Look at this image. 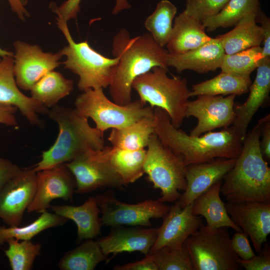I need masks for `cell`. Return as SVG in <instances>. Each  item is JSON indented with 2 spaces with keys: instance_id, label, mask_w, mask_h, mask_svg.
Segmentation results:
<instances>
[{
  "instance_id": "cell-1",
  "label": "cell",
  "mask_w": 270,
  "mask_h": 270,
  "mask_svg": "<svg viewBox=\"0 0 270 270\" xmlns=\"http://www.w3.org/2000/svg\"><path fill=\"white\" fill-rule=\"evenodd\" d=\"M154 133L164 145L182 158L186 166L218 158H237L242 150L244 140L232 125L194 136L174 128L163 109L154 108Z\"/></svg>"
},
{
  "instance_id": "cell-2",
  "label": "cell",
  "mask_w": 270,
  "mask_h": 270,
  "mask_svg": "<svg viewBox=\"0 0 270 270\" xmlns=\"http://www.w3.org/2000/svg\"><path fill=\"white\" fill-rule=\"evenodd\" d=\"M112 48L113 56L119 60L108 86L113 102L120 105L132 102V84L138 76L156 66L168 69V50L150 33L131 38L127 30L122 29L114 37Z\"/></svg>"
},
{
  "instance_id": "cell-3",
  "label": "cell",
  "mask_w": 270,
  "mask_h": 270,
  "mask_svg": "<svg viewBox=\"0 0 270 270\" xmlns=\"http://www.w3.org/2000/svg\"><path fill=\"white\" fill-rule=\"evenodd\" d=\"M264 118L248 133L233 168L223 178L220 192L232 202L270 203V168L260 148Z\"/></svg>"
},
{
  "instance_id": "cell-4",
  "label": "cell",
  "mask_w": 270,
  "mask_h": 270,
  "mask_svg": "<svg viewBox=\"0 0 270 270\" xmlns=\"http://www.w3.org/2000/svg\"><path fill=\"white\" fill-rule=\"evenodd\" d=\"M48 114L58 124L59 132L54 144L42 152L41 160L33 168L36 172L68 162L86 150L104 148V132L92 127L88 118L75 109L56 104Z\"/></svg>"
},
{
  "instance_id": "cell-5",
  "label": "cell",
  "mask_w": 270,
  "mask_h": 270,
  "mask_svg": "<svg viewBox=\"0 0 270 270\" xmlns=\"http://www.w3.org/2000/svg\"><path fill=\"white\" fill-rule=\"evenodd\" d=\"M168 69L156 66L135 79L132 88L140 100L152 108H160L168 114L172 124L179 128L186 118L190 96L187 80L178 76L170 78Z\"/></svg>"
},
{
  "instance_id": "cell-6",
  "label": "cell",
  "mask_w": 270,
  "mask_h": 270,
  "mask_svg": "<svg viewBox=\"0 0 270 270\" xmlns=\"http://www.w3.org/2000/svg\"><path fill=\"white\" fill-rule=\"evenodd\" d=\"M67 22L61 18H56L58 27L68 42V45L59 51L62 56L66 58L62 63L64 68L78 76V87L82 92L107 88L119 58L104 56L92 48L87 40L74 42Z\"/></svg>"
},
{
  "instance_id": "cell-7",
  "label": "cell",
  "mask_w": 270,
  "mask_h": 270,
  "mask_svg": "<svg viewBox=\"0 0 270 270\" xmlns=\"http://www.w3.org/2000/svg\"><path fill=\"white\" fill-rule=\"evenodd\" d=\"M75 110L82 116L92 118L96 128L102 132L109 128H120L140 120L154 115V108L140 100L121 106L110 100L103 88L90 89L80 94L74 102Z\"/></svg>"
},
{
  "instance_id": "cell-8",
  "label": "cell",
  "mask_w": 270,
  "mask_h": 270,
  "mask_svg": "<svg viewBox=\"0 0 270 270\" xmlns=\"http://www.w3.org/2000/svg\"><path fill=\"white\" fill-rule=\"evenodd\" d=\"M144 166V172L154 188L160 189L162 202H174L186 187V166L182 158L164 145L154 133L150 138Z\"/></svg>"
},
{
  "instance_id": "cell-9",
  "label": "cell",
  "mask_w": 270,
  "mask_h": 270,
  "mask_svg": "<svg viewBox=\"0 0 270 270\" xmlns=\"http://www.w3.org/2000/svg\"><path fill=\"white\" fill-rule=\"evenodd\" d=\"M184 246L194 270H238L241 267L226 228L212 229L202 224Z\"/></svg>"
},
{
  "instance_id": "cell-10",
  "label": "cell",
  "mask_w": 270,
  "mask_h": 270,
  "mask_svg": "<svg viewBox=\"0 0 270 270\" xmlns=\"http://www.w3.org/2000/svg\"><path fill=\"white\" fill-rule=\"evenodd\" d=\"M76 183L75 192L83 194L103 188L122 190V180L110 164L106 148L82 152L66 163Z\"/></svg>"
},
{
  "instance_id": "cell-11",
  "label": "cell",
  "mask_w": 270,
  "mask_h": 270,
  "mask_svg": "<svg viewBox=\"0 0 270 270\" xmlns=\"http://www.w3.org/2000/svg\"><path fill=\"white\" fill-rule=\"evenodd\" d=\"M102 225L150 227L152 218H163L170 207L158 200H148L138 204L121 202L110 194L96 196Z\"/></svg>"
},
{
  "instance_id": "cell-12",
  "label": "cell",
  "mask_w": 270,
  "mask_h": 270,
  "mask_svg": "<svg viewBox=\"0 0 270 270\" xmlns=\"http://www.w3.org/2000/svg\"><path fill=\"white\" fill-rule=\"evenodd\" d=\"M14 74L18 87L24 90H30L43 76L61 64L59 52H44L38 44L20 40L14 42Z\"/></svg>"
},
{
  "instance_id": "cell-13",
  "label": "cell",
  "mask_w": 270,
  "mask_h": 270,
  "mask_svg": "<svg viewBox=\"0 0 270 270\" xmlns=\"http://www.w3.org/2000/svg\"><path fill=\"white\" fill-rule=\"evenodd\" d=\"M236 96L200 95L194 100H188L186 118L194 116L198 124L190 135L200 136L215 129L227 128L232 125L236 114L234 110Z\"/></svg>"
},
{
  "instance_id": "cell-14",
  "label": "cell",
  "mask_w": 270,
  "mask_h": 270,
  "mask_svg": "<svg viewBox=\"0 0 270 270\" xmlns=\"http://www.w3.org/2000/svg\"><path fill=\"white\" fill-rule=\"evenodd\" d=\"M36 172L22 169L0 190V218L9 226H19L36 190Z\"/></svg>"
},
{
  "instance_id": "cell-15",
  "label": "cell",
  "mask_w": 270,
  "mask_h": 270,
  "mask_svg": "<svg viewBox=\"0 0 270 270\" xmlns=\"http://www.w3.org/2000/svg\"><path fill=\"white\" fill-rule=\"evenodd\" d=\"M76 188L75 178L65 164L36 172V188L27 212L42 213L57 198L72 201Z\"/></svg>"
},
{
  "instance_id": "cell-16",
  "label": "cell",
  "mask_w": 270,
  "mask_h": 270,
  "mask_svg": "<svg viewBox=\"0 0 270 270\" xmlns=\"http://www.w3.org/2000/svg\"><path fill=\"white\" fill-rule=\"evenodd\" d=\"M225 206L232 220L250 238L259 253L270 233V203L228 202Z\"/></svg>"
},
{
  "instance_id": "cell-17",
  "label": "cell",
  "mask_w": 270,
  "mask_h": 270,
  "mask_svg": "<svg viewBox=\"0 0 270 270\" xmlns=\"http://www.w3.org/2000/svg\"><path fill=\"white\" fill-rule=\"evenodd\" d=\"M236 158H218L208 162L186 166V187L176 204L183 208L216 182L223 180L234 166Z\"/></svg>"
},
{
  "instance_id": "cell-18",
  "label": "cell",
  "mask_w": 270,
  "mask_h": 270,
  "mask_svg": "<svg viewBox=\"0 0 270 270\" xmlns=\"http://www.w3.org/2000/svg\"><path fill=\"white\" fill-rule=\"evenodd\" d=\"M13 66V56H6L0 59V104L16 107L31 124L40 126L38 114H48L49 110L20 90Z\"/></svg>"
},
{
  "instance_id": "cell-19",
  "label": "cell",
  "mask_w": 270,
  "mask_h": 270,
  "mask_svg": "<svg viewBox=\"0 0 270 270\" xmlns=\"http://www.w3.org/2000/svg\"><path fill=\"white\" fill-rule=\"evenodd\" d=\"M162 218L156 240L148 254L164 246L184 244L188 237L203 224L202 219L192 214L191 204L182 208L176 204L170 207Z\"/></svg>"
},
{
  "instance_id": "cell-20",
  "label": "cell",
  "mask_w": 270,
  "mask_h": 270,
  "mask_svg": "<svg viewBox=\"0 0 270 270\" xmlns=\"http://www.w3.org/2000/svg\"><path fill=\"white\" fill-rule=\"evenodd\" d=\"M158 228H144L140 226L130 228H116L109 234L98 241L107 258L112 254L140 252L144 256L149 254L158 234Z\"/></svg>"
},
{
  "instance_id": "cell-21",
  "label": "cell",
  "mask_w": 270,
  "mask_h": 270,
  "mask_svg": "<svg viewBox=\"0 0 270 270\" xmlns=\"http://www.w3.org/2000/svg\"><path fill=\"white\" fill-rule=\"evenodd\" d=\"M255 79L250 86V94L242 104H234L236 118L232 126L243 140L255 114L268 99L270 91V57L264 58L257 67Z\"/></svg>"
},
{
  "instance_id": "cell-22",
  "label": "cell",
  "mask_w": 270,
  "mask_h": 270,
  "mask_svg": "<svg viewBox=\"0 0 270 270\" xmlns=\"http://www.w3.org/2000/svg\"><path fill=\"white\" fill-rule=\"evenodd\" d=\"M225 52L216 38H212L200 46L186 52L169 54L168 66L180 73L188 70L200 74L214 72L220 68Z\"/></svg>"
},
{
  "instance_id": "cell-23",
  "label": "cell",
  "mask_w": 270,
  "mask_h": 270,
  "mask_svg": "<svg viewBox=\"0 0 270 270\" xmlns=\"http://www.w3.org/2000/svg\"><path fill=\"white\" fill-rule=\"evenodd\" d=\"M202 22L184 10L174 18L170 36L166 44L170 54H182L197 48L212 38L205 32Z\"/></svg>"
},
{
  "instance_id": "cell-24",
  "label": "cell",
  "mask_w": 270,
  "mask_h": 270,
  "mask_svg": "<svg viewBox=\"0 0 270 270\" xmlns=\"http://www.w3.org/2000/svg\"><path fill=\"white\" fill-rule=\"evenodd\" d=\"M54 213L72 220L77 226V241L93 239L100 234L102 226L100 210L96 196L88 198L81 205H58L51 206Z\"/></svg>"
},
{
  "instance_id": "cell-25",
  "label": "cell",
  "mask_w": 270,
  "mask_h": 270,
  "mask_svg": "<svg viewBox=\"0 0 270 270\" xmlns=\"http://www.w3.org/2000/svg\"><path fill=\"white\" fill-rule=\"evenodd\" d=\"M222 183V180L216 182L196 198L191 204L192 212L196 216H204L209 228H230L236 232H242L231 219L225 203L220 198Z\"/></svg>"
},
{
  "instance_id": "cell-26",
  "label": "cell",
  "mask_w": 270,
  "mask_h": 270,
  "mask_svg": "<svg viewBox=\"0 0 270 270\" xmlns=\"http://www.w3.org/2000/svg\"><path fill=\"white\" fill-rule=\"evenodd\" d=\"M257 12L246 14L232 30L216 37L225 54H233L260 45L263 37L261 27L256 23Z\"/></svg>"
},
{
  "instance_id": "cell-27",
  "label": "cell",
  "mask_w": 270,
  "mask_h": 270,
  "mask_svg": "<svg viewBox=\"0 0 270 270\" xmlns=\"http://www.w3.org/2000/svg\"><path fill=\"white\" fill-rule=\"evenodd\" d=\"M252 80L250 74L222 72L216 76L192 86L190 96L200 95L240 96L246 93Z\"/></svg>"
},
{
  "instance_id": "cell-28",
  "label": "cell",
  "mask_w": 270,
  "mask_h": 270,
  "mask_svg": "<svg viewBox=\"0 0 270 270\" xmlns=\"http://www.w3.org/2000/svg\"><path fill=\"white\" fill-rule=\"evenodd\" d=\"M108 160L122 180L126 186L141 178L144 174V166L146 150H124L114 146H105Z\"/></svg>"
},
{
  "instance_id": "cell-29",
  "label": "cell",
  "mask_w": 270,
  "mask_h": 270,
  "mask_svg": "<svg viewBox=\"0 0 270 270\" xmlns=\"http://www.w3.org/2000/svg\"><path fill=\"white\" fill-rule=\"evenodd\" d=\"M154 115L124 128H112L108 140L116 148L132 150L144 149L154 133Z\"/></svg>"
},
{
  "instance_id": "cell-30",
  "label": "cell",
  "mask_w": 270,
  "mask_h": 270,
  "mask_svg": "<svg viewBox=\"0 0 270 270\" xmlns=\"http://www.w3.org/2000/svg\"><path fill=\"white\" fill-rule=\"evenodd\" d=\"M73 81L59 72L52 70L38 80L30 89L31 97L46 108H52L70 94Z\"/></svg>"
},
{
  "instance_id": "cell-31",
  "label": "cell",
  "mask_w": 270,
  "mask_h": 270,
  "mask_svg": "<svg viewBox=\"0 0 270 270\" xmlns=\"http://www.w3.org/2000/svg\"><path fill=\"white\" fill-rule=\"evenodd\" d=\"M106 259L98 241L88 239L66 252L58 262V268L61 270H93Z\"/></svg>"
},
{
  "instance_id": "cell-32",
  "label": "cell",
  "mask_w": 270,
  "mask_h": 270,
  "mask_svg": "<svg viewBox=\"0 0 270 270\" xmlns=\"http://www.w3.org/2000/svg\"><path fill=\"white\" fill-rule=\"evenodd\" d=\"M260 10V0H229L220 12L202 23L205 29L212 32L234 26L246 14Z\"/></svg>"
},
{
  "instance_id": "cell-33",
  "label": "cell",
  "mask_w": 270,
  "mask_h": 270,
  "mask_svg": "<svg viewBox=\"0 0 270 270\" xmlns=\"http://www.w3.org/2000/svg\"><path fill=\"white\" fill-rule=\"evenodd\" d=\"M68 220L47 210L32 222L22 226H0V245L10 238L18 240H30L34 236L50 228L64 224Z\"/></svg>"
},
{
  "instance_id": "cell-34",
  "label": "cell",
  "mask_w": 270,
  "mask_h": 270,
  "mask_svg": "<svg viewBox=\"0 0 270 270\" xmlns=\"http://www.w3.org/2000/svg\"><path fill=\"white\" fill-rule=\"evenodd\" d=\"M176 12L177 8L172 2L162 0L144 22L145 28L155 42L162 47L168 42Z\"/></svg>"
},
{
  "instance_id": "cell-35",
  "label": "cell",
  "mask_w": 270,
  "mask_h": 270,
  "mask_svg": "<svg viewBox=\"0 0 270 270\" xmlns=\"http://www.w3.org/2000/svg\"><path fill=\"white\" fill-rule=\"evenodd\" d=\"M6 242L8 248L4 250L12 270H30L36 258L40 254L41 244L30 240L10 238Z\"/></svg>"
},
{
  "instance_id": "cell-36",
  "label": "cell",
  "mask_w": 270,
  "mask_h": 270,
  "mask_svg": "<svg viewBox=\"0 0 270 270\" xmlns=\"http://www.w3.org/2000/svg\"><path fill=\"white\" fill-rule=\"evenodd\" d=\"M262 50L259 46L233 54H225L220 66L222 71L250 74L264 58Z\"/></svg>"
},
{
  "instance_id": "cell-37",
  "label": "cell",
  "mask_w": 270,
  "mask_h": 270,
  "mask_svg": "<svg viewBox=\"0 0 270 270\" xmlns=\"http://www.w3.org/2000/svg\"><path fill=\"white\" fill-rule=\"evenodd\" d=\"M150 254L158 270H194L184 244L182 245L164 246Z\"/></svg>"
},
{
  "instance_id": "cell-38",
  "label": "cell",
  "mask_w": 270,
  "mask_h": 270,
  "mask_svg": "<svg viewBox=\"0 0 270 270\" xmlns=\"http://www.w3.org/2000/svg\"><path fill=\"white\" fill-rule=\"evenodd\" d=\"M229 0H186L184 11L202 22L217 14Z\"/></svg>"
},
{
  "instance_id": "cell-39",
  "label": "cell",
  "mask_w": 270,
  "mask_h": 270,
  "mask_svg": "<svg viewBox=\"0 0 270 270\" xmlns=\"http://www.w3.org/2000/svg\"><path fill=\"white\" fill-rule=\"evenodd\" d=\"M82 0H66L59 6L54 3L50 4L52 10L60 18L66 22L76 18L80 11V3ZM131 6L127 0H116V5L112 14H116L124 10L130 8Z\"/></svg>"
},
{
  "instance_id": "cell-40",
  "label": "cell",
  "mask_w": 270,
  "mask_h": 270,
  "mask_svg": "<svg viewBox=\"0 0 270 270\" xmlns=\"http://www.w3.org/2000/svg\"><path fill=\"white\" fill-rule=\"evenodd\" d=\"M264 244L258 255L254 256L249 260H242L239 257L237 259L241 267L246 270H270V246L268 241Z\"/></svg>"
},
{
  "instance_id": "cell-41",
  "label": "cell",
  "mask_w": 270,
  "mask_h": 270,
  "mask_svg": "<svg viewBox=\"0 0 270 270\" xmlns=\"http://www.w3.org/2000/svg\"><path fill=\"white\" fill-rule=\"evenodd\" d=\"M231 247L234 253L242 260H249L256 255L248 238V234L236 232L230 238Z\"/></svg>"
},
{
  "instance_id": "cell-42",
  "label": "cell",
  "mask_w": 270,
  "mask_h": 270,
  "mask_svg": "<svg viewBox=\"0 0 270 270\" xmlns=\"http://www.w3.org/2000/svg\"><path fill=\"white\" fill-rule=\"evenodd\" d=\"M17 164L0 156V190L22 170Z\"/></svg>"
},
{
  "instance_id": "cell-43",
  "label": "cell",
  "mask_w": 270,
  "mask_h": 270,
  "mask_svg": "<svg viewBox=\"0 0 270 270\" xmlns=\"http://www.w3.org/2000/svg\"><path fill=\"white\" fill-rule=\"evenodd\" d=\"M256 20L260 23L263 37L262 52L264 58L270 57V20L260 10L256 14Z\"/></svg>"
},
{
  "instance_id": "cell-44",
  "label": "cell",
  "mask_w": 270,
  "mask_h": 270,
  "mask_svg": "<svg viewBox=\"0 0 270 270\" xmlns=\"http://www.w3.org/2000/svg\"><path fill=\"white\" fill-rule=\"evenodd\" d=\"M115 270H158V268L150 254L145 256L144 258L122 266H116Z\"/></svg>"
},
{
  "instance_id": "cell-45",
  "label": "cell",
  "mask_w": 270,
  "mask_h": 270,
  "mask_svg": "<svg viewBox=\"0 0 270 270\" xmlns=\"http://www.w3.org/2000/svg\"><path fill=\"white\" fill-rule=\"evenodd\" d=\"M260 140V148L264 158L270 160V116L264 117Z\"/></svg>"
},
{
  "instance_id": "cell-46",
  "label": "cell",
  "mask_w": 270,
  "mask_h": 270,
  "mask_svg": "<svg viewBox=\"0 0 270 270\" xmlns=\"http://www.w3.org/2000/svg\"><path fill=\"white\" fill-rule=\"evenodd\" d=\"M18 109L13 106L0 104V124L8 126L17 127L16 117Z\"/></svg>"
},
{
  "instance_id": "cell-47",
  "label": "cell",
  "mask_w": 270,
  "mask_h": 270,
  "mask_svg": "<svg viewBox=\"0 0 270 270\" xmlns=\"http://www.w3.org/2000/svg\"><path fill=\"white\" fill-rule=\"evenodd\" d=\"M12 10L22 20L30 17V15L25 7V0H7Z\"/></svg>"
},
{
  "instance_id": "cell-48",
  "label": "cell",
  "mask_w": 270,
  "mask_h": 270,
  "mask_svg": "<svg viewBox=\"0 0 270 270\" xmlns=\"http://www.w3.org/2000/svg\"><path fill=\"white\" fill-rule=\"evenodd\" d=\"M6 56H13L14 53L12 52L4 50L0 47V59Z\"/></svg>"
}]
</instances>
